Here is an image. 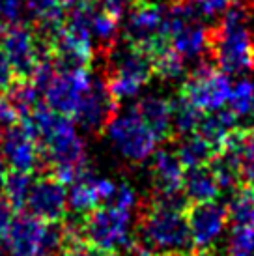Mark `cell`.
Instances as JSON below:
<instances>
[{
  "mask_svg": "<svg viewBox=\"0 0 254 256\" xmlns=\"http://www.w3.org/2000/svg\"><path fill=\"white\" fill-rule=\"evenodd\" d=\"M136 242L156 256H176L194 252L185 212L148 200L138 217Z\"/></svg>",
  "mask_w": 254,
  "mask_h": 256,
  "instance_id": "obj_1",
  "label": "cell"
},
{
  "mask_svg": "<svg viewBox=\"0 0 254 256\" xmlns=\"http://www.w3.org/2000/svg\"><path fill=\"white\" fill-rule=\"evenodd\" d=\"M210 52L224 73L254 70V42L241 6H230L215 30H210Z\"/></svg>",
  "mask_w": 254,
  "mask_h": 256,
  "instance_id": "obj_2",
  "label": "cell"
},
{
  "mask_svg": "<svg viewBox=\"0 0 254 256\" xmlns=\"http://www.w3.org/2000/svg\"><path fill=\"white\" fill-rule=\"evenodd\" d=\"M108 52L110 60L105 82L112 98L120 103L122 100L136 96L142 86L148 84L154 75V68L148 54L129 43L118 50L110 49Z\"/></svg>",
  "mask_w": 254,
  "mask_h": 256,
  "instance_id": "obj_3",
  "label": "cell"
},
{
  "mask_svg": "<svg viewBox=\"0 0 254 256\" xmlns=\"http://www.w3.org/2000/svg\"><path fill=\"white\" fill-rule=\"evenodd\" d=\"M0 50L15 73V80H30L38 64L50 58L49 45L32 26L14 24L0 34Z\"/></svg>",
  "mask_w": 254,
  "mask_h": 256,
  "instance_id": "obj_4",
  "label": "cell"
},
{
  "mask_svg": "<svg viewBox=\"0 0 254 256\" xmlns=\"http://www.w3.org/2000/svg\"><path fill=\"white\" fill-rule=\"evenodd\" d=\"M131 212L114 204H103L88 212L82 220V242L114 252L118 245H129Z\"/></svg>",
  "mask_w": 254,
  "mask_h": 256,
  "instance_id": "obj_5",
  "label": "cell"
},
{
  "mask_svg": "<svg viewBox=\"0 0 254 256\" xmlns=\"http://www.w3.org/2000/svg\"><path fill=\"white\" fill-rule=\"evenodd\" d=\"M232 84L228 73L219 70L217 66L200 64L184 80L180 98L196 107L202 112H212L217 108H222L228 96H230Z\"/></svg>",
  "mask_w": 254,
  "mask_h": 256,
  "instance_id": "obj_6",
  "label": "cell"
},
{
  "mask_svg": "<svg viewBox=\"0 0 254 256\" xmlns=\"http://www.w3.org/2000/svg\"><path fill=\"white\" fill-rule=\"evenodd\" d=\"M166 4L161 0H134L129 6L124 38L129 45L152 54L162 43H170L162 40L161 24Z\"/></svg>",
  "mask_w": 254,
  "mask_h": 256,
  "instance_id": "obj_7",
  "label": "cell"
},
{
  "mask_svg": "<svg viewBox=\"0 0 254 256\" xmlns=\"http://www.w3.org/2000/svg\"><path fill=\"white\" fill-rule=\"evenodd\" d=\"M106 131L114 148L133 163L146 161L159 142L152 129L133 110L124 116H114Z\"/></svg>",
  "mask_w": 254,
  "mask_h": 256,
  "instance_id": "obj_8",
  "label": "cell"
},
{
  "mask_svg": "<svg viewBox=\"0 0 254 256\" xmlns=\"http://www.w3.org/2000/svg\"><path fill=\"white\" fill-rule=\"evenodd\" d=\"M90 84H92L90 68L58 70L43 92L45 105L56 112L70 116L73 120V114L78 108L80 100L88 92Z\"/></svg>",
  "mask_w": 254,
  "mask_h": 256,
  "instance_id": "obj_9",
  "label": "cell"
},
{
  "mask_svg": "<svg viewBox=\"0 0 254 256\" xmlns=\"http://www.w3.org/2000/svg\"><path fill=\"white\" fill-rule=\"evenodd\" d=\"M185 217L189 222L192 245L196 250L212 249L220 238L228 220L226 206L208 200V202H190L185 210Z\"/></svg>",
  "mask_w": 254,
  "mask_h": 256,
  "instance_id": "obj_10",
  "label": "cell"
},
{
  "mask_svg": "<svg viewBox=\"0 0 254 256\" xmlns=\"http://www.w3.org/2000/svg\"><path fill=\"white\" fill-rule=\"evenodd\" d=\"M118 110V101L106 88L105 78H92V84L80 100V105L73 114V122H77L80 128L98 135L108 128Z\"/></svg>",
  "mask_w": 254,
  "mask_h": 256,
  "instance_id": "obj_11",
  "label": "cell"
},
{
  "mask_svg": "<svg viewBox=\"0 0 254 256\" xmlns=\"http://www.w3.org/2000/svg\"><path fill=\"white\" fill-rule=\"evenodd\" d=\"M28 214L45 222L62 220L68 214V191L66 185L52 174H40L32 182L26 204Z\"/></svg>",
  "mask_w": 254,
  "mask_h": 256,
  "instance_id": "obj_12",
  "label": "cell"
},
{
  "mask_svg": "<svg viewBox=\"0 0 254 256\" xmlns=\"http://www.w3.org/2000/svg\"><path fill=\"white\" fill-rule=\"evenodd\" d=\"M0 150H2V159L6 161L8 166H12V170L34 172L40 166L38 142L21 122L6 128L0 140Z\"/></svg>",
  "mask_w": 254,
  "mask_h": 256,
  "instance_id": "obj_13",
  "label": "cell"
},
{
  "mask_svg": "<svg viewBox=\"0 0 254 256\" xmlns=\"http://www.w3.org/2000/svg\"><path fill=\"white\" fill-rule=\"evenodd\" d=\"M45 230V220L32 214H15L6 234L0 240L4 243L8 256H38L40 243Z\"/></svg>",
  "mask_w": 254,
  "mask_h": 256,
  "instance_id": "obj_14",
  "label": "cell"
},
{
  "mask_svg": "<svg viewBox=\"0 0 254 256\" xmlns=\"http://www.w3.org/2000/svg\"><path fill=\"white\" fill-rule=\"evenodd\" d=\"M156 135L157 140H170L174 136L172 129V103L157 96L140 100L131 108Z\"/></svg>",
  "mask_w": 254,
  "mask_h": 256,
  "instance_id": "obj_15",
  "label": "cell"
},
{
  "mask_svg": "<svg viewBox=\"0 0 254 256\" xmlns=\"http://www.w3.org/2000/svg\"><path fill=\"white\" fill-rule=\"evenodd\" d=\"M152 176L156 184V192L184 191L185 166L182 164L176 152L159 150L152 161Z\"/></svg>",
  "mask_w": 254,
  "mask_h": 256,
  "instance_id": "obj_16",
  "label": "cell"
},
{
  "mask_svg": "<svg viewBox=\"0 0 254 256\" xmlns=\"http://www.w3.org/2000/svg\"><path fill=\"white\" fill-rule=\"evenodd\" d=\"M219 180L210 164L194 166V168H185L184 176V192L189 198V202H208V200H217L220 194Z\"/></svg>",
  "mask_w": 254,
  "mask_h": 256,
  "instance_id": "obj_17",
  "label": "cell"
},
{
  "mask_svg": "<svg viewBox=\"0 0 254 256\" xmlns=\"http://www.w3.org/2000/svg\"><path fill=\"white\" fill-rule=\"evenodd\" d=\"M24 10L34 19V30L40 36H49L66 21V8L58 0H22Z\"/></svg>",
  "mask_w": 254,
  "mask_h": 256,
  "instance_id": "obj_18",
  "label": "cell"
},
{
  "mask_svg": "<svg viewBox=\"0 0 254 256\" xmlns=\"http://www.w3.org/2000/svg\"><path fill=\"white\" fill-rule=\"evenodd\" d=\"M236 128H238V116L230 108H217L212 112H204L202 120L198 124L196 133L219 150L226 140V136Z\"/></svg>",
  "mask_w": 254,
  "mask_h": 256,
  "instance_id": "obj_19",
  "label": "cell"
},
{
  "mask_svg": "<svg viewBox=\"0 0 254 256\" xmlns=\"http://www.w3.org/2000/svg\"><path fill=\"white\" fill-rule=\"evenodd\" d=\"M96 176L84 168L77 178L71 182V189L68 191V208L73 214L86 215L92 212L94 208L101 206L99 204L98 189H96Z\"/></svg>",
  "mask_w": 254,
  "mask_h": 256,
  "instance_id": "obj_20",
  "label": "cell"
},
{
  "mask_svg": "<svg viewBox=\"0 0 254 256\" xmlns=\"http://www.w3.org/2000/svg\"><path fill=\"white\" fill-rule=\"evenodd\" d=\"M170 45L187 60V58L200 56L202 52L210 50V30H206L196 21L187 22L176 36L170 40Z\"/></svg>",
  "mask_w": 254,
  "mask_h": 256,
  "instance_id": "obj_21",
  "label": "cell"
},
{
  "mask_svg": "<svg viewBox=\"0 0 254 256\" xmlns=\"http://www.w3.org/2000/svg\"><path fill=\"white\" fill-rule=\"evenodd\" d=\"M219 150L213 144H210L202 135L198 133H190V135L182 136V140L178 144L176 156L185 168H194V166H202L212 161L215 154Z\"/></svg>",
  "mask_w": 254,
  "mask_h": 256,
  "instance_id": "obj_22",
  "label": "cell"
},
{
  "mask_svg": "<svg viewBox=\"0 0 254 256\" xmlns=\"http://www.w3.org/2000/svg\"><path fill=\"white\" fill-rule=\"evenodd\" d=\"M228 220L234 226H252L254 228V187L241 184L236 187L232 200L228 202Z\"/></svg>",
  "mask_w": 254,
  "mask_h": 256,
  "instance_id": "obj_23",
  "label": "cell"
},
{
  "mask_svg": "<svg viewBox=\"0 0 254 256\" xmlns=\"http://www.w3.org/2000/svg\"><path fill=\"white\" fill-rule=\"evenodd\" d=\"M73 243L77 242L70 234L68 226L64 224V219L54 220V222H45L38 256H64Z\"/></svg>",
  "mask_w": 254,
  "mask_h": 256,
  "instance_id": "obj_24",
  "label": "cell"
},
{
  "mask_svg": "<svg viewBox=\"0 0 254 256\" xmlns=\"http://www.w3.org/2000/svg\"><path fill=\"white\" fill-rule=\"evenodd\" d=\"M150 60H152L154 75L164 78V80L178 78L185 70V58L170 43H162L161 47H157L150 54Z\"/></svg>",
  "mask_w": 254,
  "mask_h": 256,
  "instance_id": "obj_25",
  "label": "cell"
},
{
  "mask_svg": "<svg viewBox=\"0 0 254 256\" xmlns=\"http://www.w3.org/2000/svg\"><path fill=\"white\" fill-rule=\"evenodd\" d=\"M170 103H172V129H174V135L185 136L190 135V133H196L198 124L202 120L204 112L198 110L196 107H192L190 103H187L182 98L170 101Z\"/></svg>",
  "mask_w": 254,
  "mask_h": 256,
  "instance_id": "obj_26",
  "label": "cell"
},
{
  "mask_svg": "<svg viewBox=\"0 0 254 256\" xmlns=\"http://www.w3.org/2000/svg\"><path fill=\"white\" fill-rule=\"evenodd\" d=\"M32 172H22V170H12L8 172L6 184H4V196L10 200V204L15 210H22L28 198L30 187H32Z\"/></svg>",
  "mask_w": 254,
  "mask_h": 256,
  "instance_id": "obj_27",
  "label": "cell"
},
{
  "mask_svg": "<svg viewBox=\"0 0 254 256\" xmlns=\"http://www.w3.org/2000/svg\"><path fill=\"white\" fill-rule=\"evenodd\" d=\"M230 110L238 118L247 116L254 110V84L250 80H240L236 86H232L230 96H228Z\"/></svg>",
  "mask_w": 254,
  "mask_h": 256,
  "instance_id": "obj_28",
  "label": "cell"
},
{
  "mask_svg": "<svg viewBox=\"0 0 254 256\" xmlns=\"http://www.w3.org/2000/svg\"><path fill=\"white\" fill-rule=\"evenodd\" d=\"M254 254V228L236 226L228 238L224 256H252Z\"/></svg>",
  "mask_w": 254,
  "mask_h": 256,
  "instance_id": "obj_29",
  "label": "cell"
},
{
  "mask_svg": "<svg viewBox=\"0 0 254 256\" xmlns=\"http://www.w3.org/2000/svg\"><path fill=\"white\" fill-rule=\"evenodd\" d=\"M241 184H247L254 187V126L245 128V135H243Z\"/></svg>",
  "mask_w": 254,
  "mask_h": 256,
  "instance_id": "obj_30",
  "label": "cell"
},
{
  "mask_svg": "<svg viewBox=\"0 0 254 256\" xmlns=\"http://www.w3.org/2000/svg\"><path fill=\"white\" fill-rule=\"evenodd\" d=\"M22 12H24L22 0H0V34L14 24H21Z\"/></svg>",
  "mask_w": 254,
  "mask_h": 256,
  "instance_id": "obj_31",
  "label": "cell"
},
{
  "mask_svg": "<svg viewBox=\"0 0 254 256\" xmlns=\"http://www.w3.org/2000/svg\"><path fill=\"white\" fill-rule=\"evenodd\" d=\"M192 4L200 10V14L206 17H215L219 14H224L230 8L232 0H192Z\"/></svg>",
  "mask_w": 254,
  "mask_h": 256,
  "instance_id": "obj_32",
  "label": "cell"
},
{
  "mask_svg": "<svg viewBox=\"0 0 254 256\" xmlns=\"http://www.w3.org/2000/svg\"><path fill=\"white\" fill-rule=\"evenodd\" d=\"M116 252H108V250H103L92 245L88 242H77L73 243L70 249L66 250L64 256H114Z\"/></svg>",
  "mask_w": 254,
  "mask_h": 256,
  "instance_id": "obj_33",
  "label": "cell"
},
{
  "mask_svg": "<svg viewBox=\"0 0 254 256\" xmlns=\"http://www.w3.org/2000/svg\"><path fill=\"white\" fill-rule=\"evenodd\" d=\"M15 82V73L8 62L6 54L0 50V94H6L10 86Z\"/></svg>",
  "mask_w": 254,
  "mask_h": 256,
  "instance_id": "obj_34",
  "label": "cell"
},
{
  "mask_svg": "<svg viewBox=\"0 0 254 256\" xmlns=\"http://www.w3.org/2000/svg\"><path fill=\"white\" fill-rule=\"evenodd\" d=\"M14 217H15V208L12 206L10 200L0 192V238L6 234V230L10 228Z\"/></svg>",
  "mask_w": 254,
  "mask_h": 256,
  "instance_id": "obj_35",
  "label": "cell"
},
{
  "mask_svg": "<svg viewBox=\"0 0 254 256\" xmlns=\"http://www.w3.org/2000/svg\"><path fill=\"white\" fill-rule=\"evenodd\" d=\"M101 6H105L110 14H114L116 17H124V14H126V10L131 4H133L134 0H98Z\"/></svg>",
  "mask_w": 254,
  "mask_h": 256,
  "instance_id": "obj_36",
  "label": "cell"
},
{
  "mask_svg": "<svg viewBox=\"0 0 254 256\" xmlns=\"http://www.w3.org/2000/svg\"><path fill=\"white\" fill-rule=\"evenodd\" d=\"M58 2H60L66 10H77V8L88 6V4L94 2V0H58Z\"/></svg>",
  "mask_w": 254,
  "mask_h": 256,
  "instance_id": "obj_37",
  "label": "cell"
},
{
  "mask_svg": "<svg viewBox=\"0 0 254 256\" xmlns=\"http://www.w3.org/2000/svg\"><path fill=\"white\" fill-rule=\"evenodd\" d=\"M6 176H8V164L6 161L0 157V192L4 191V184H6Z\"/></svg>",
  "mask_w": 254,
  "mask_h": 256,
  "instance_id": "obj_38",
  "label": "cell"
},
{
  "mask_svg": "<svg viewBox=\"0 0 254 256\" xmlns=\"http://www.w3.org/2000/svg\"><path fill=\"white\" fill-rule=\"evenodd\" d=\"M0 140H2V129H0Z\"/></svg>",
  "mask_w": 254,
  "mask_h": 256,
  "instance_id": "obj_39",
  "label": "cell"
},
{
  "mask_svg": "<svg viewBox=\"0 0 254 256\" xmlns=\"http://www.w3.org/2000/svg\"><path fill=\"white\" fill-rule=\"evenodd\" d=\"M114 256H116V254H114Z\"/></svg>",
  "mask_w": 254,
  "mask_h": 256,
  "instance_id": "obj_40",
  "label": "cell"
}]
</instances>
